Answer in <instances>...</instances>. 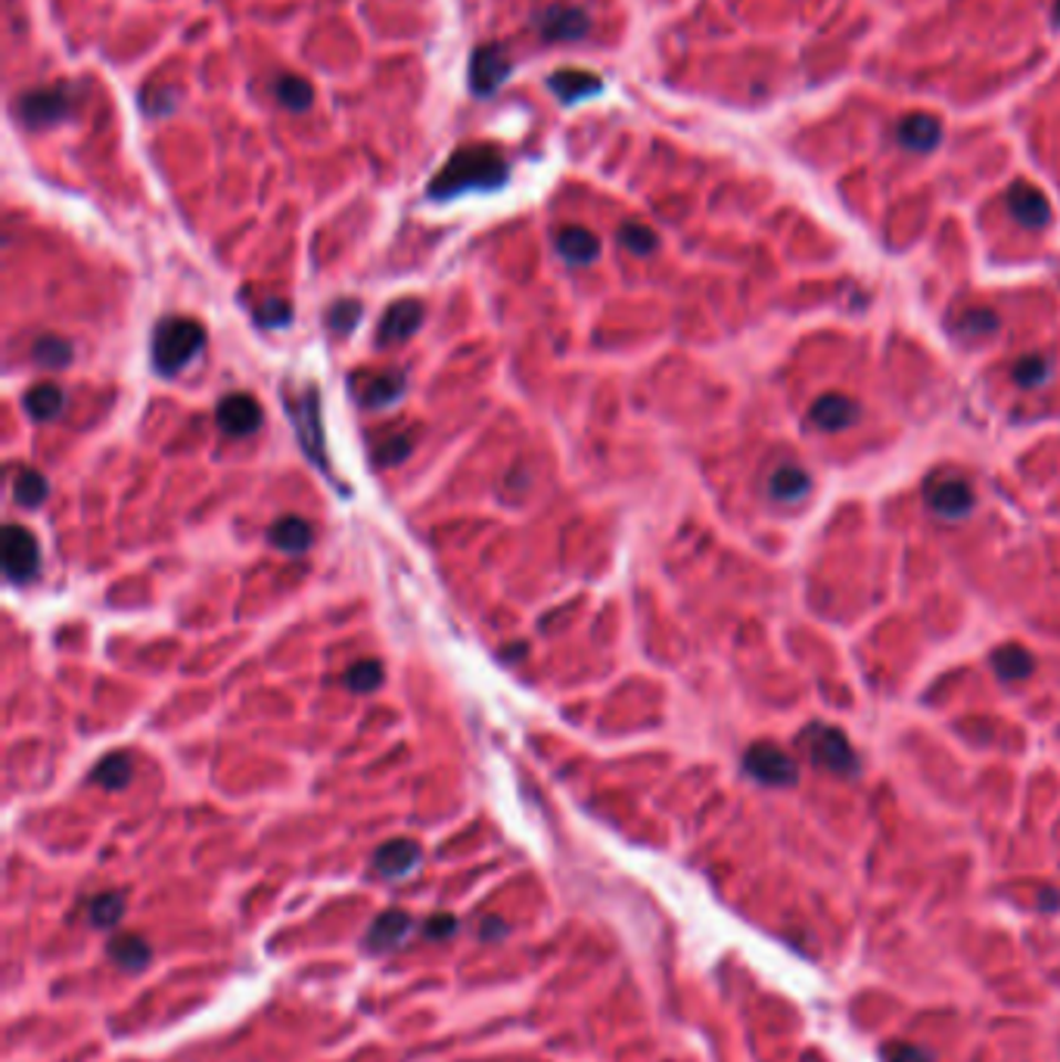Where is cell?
<instances>
[{
	"label": "cell",
	"mask_w": 1060,
	"mask_h": 1062,
	"mask_svg": "<svg viewBox=\"0 0 1060 1062\" xmlns=\"http://www.w3.org/2000/svg\"><path fill=\"white\" fill-rule=\"evenodd\" d=\"M507 178H511V165L495 144H470V147L458 149L442 165V171L430 180V199L435 202L458 199L470 190L489 193V190L504 187Z\"/></svg>",
	"instance_id": "1"
},
{
	"label": "cell",
	"mask_w": 1060,
	"mask_h": 1062,
	"mask_svg": "<svg viewBox=\"0 0 1060 1062\" xmlns=\"http://www.w3.org/2000/svg\"><path fill=\"white\" fill-rule=\"evenodd\" d=\"M206 345V329L190 317H166L153 333V364L159 374H181Z\"/></svg>",
	"instance_id": "2"
},
{
	"label": "cell",
	"mask_w": 1060,
	"mask_h": 1062,
	"mask_svg": "<svg viewBox=\"0 0 1060 1062\" xmlns=\"http://www.w3.org/2000/svg\"><path fill=\"white\" fill-rule=\"evenodd\" d=\"M75 113V87L72 84H41L25 91L17 103V118L22 128H50L60 125Z\"/></svg>",
	"instance_id": "3"
},
{
	"label": "cell",
	"mask_w": 1060,
	"mask_h": 1062,
	"mask_svg": "<svg viewBox=\"0 0 1060 1062\" xmlns=\"http://www.w3.org/2000/svg\"><path fill=\"white\" fill-rule=\"evenodd\" d=\"M806 753L812 758L818 768L830 770V774H840V777H852L859 770V761H856V753L849 746V739L840 727H830V724H812L802 730V739Z\"/></svg>",
	"instance_id": "4"
},
{
	"label": "cell",
	"mask_w": 1060,
	"mask_h": 1062,
	"mask_svg": "<svg viewBox=\"0 0 1060 1062\" xmlns=\"http://www.w3.org/2000/svg\"><path fill=\"white\" fill-rule=\"evenodd\" d=\"M41 569V544L25 525L3 528V572L10 581H32Z\"/></svg>",
	"instance_id": "5"
},
{
	"label": "cell",
	"mask_w": 1060,
	"mask_h": 1062,
	"mask_svg": "<svg viewBox=\"0 0 1060 1062\" xmlns=\"http://www.w3.org/2000/svg\"><path fill=\"white\" fill-rule=\"evenodd\" d=\"M924 501L943 519H964L977 504V494L962 475H933L924 488Z\"/></svg>",
	"instance_id": "6"
},
{
	"label": "cell",
	"mask_w": 1060,
	"mask_h": 1062,
	"mask_svg": "<svg viewBox=\"0 0 1060 1062\" xmlns=\"http://www.w3.org/2000/svg\"><path fill=\"white\" fill-rule=\"evenodd\" d=\"M744 768L765 786H794L799 777L794 758L775 743H753L744 755Z\"/></svg>",
	"instance_id": "7"
},
{
	"label": "cell",
	"mask_w": 1060,
	"mask_h": 1062,
	"mask_svg": "<svg viewBox=\"0 0 1060 1062\" xmlns=\"http://www.w3.org/2000/svg\"><path fill=\"white\" fill-rule=\"evenodd\" d=\"M514 63L507 56V50L497 44H482L470 53V91L476 97H492L501 84L511 78Z\"/></svg>",
	"instance_id": "8"
},
{
	"label": "cell",
	"mask_w": 1060,
	"mask_h": 1062,
	"mask_svg": "<svg viewBox=\"0 0 1060 1062\" xmlns=\"http://www.w3.org/2000/svg\"><path fill=\"white\" fill-rule=\"evenodd\" d=\"M535 29L545 41H579L591 29V19L581 7L573 3H554L535 17Z\"/></svg>",
	"instance_id": "9"
},
{
	"label": "cell",
	"mask_w": 1060,
	"mask_h": 1062,
	"mask_svg": "<svg viewBox=\"0 0 1060 1062\" xmlns=\"http://www.w3.org/2000/svg\"><path fill=\"white\" fill-rule=\"evenodd\" d=\"M216 420H218V429H221L224 435H231V439H243V435L259 432V425H262L265 417H262V404H259L252 395L237 392V395H228V398L218 404Z\"/></svg>",
	"instance_id": "10"
},
{
	"label": "cell",
	"mask_w": 1060,
	"mask_h": 1062,
	"mask_svg": "<svg viewBox=\"0 0 1060 1062\" xmlns=\"http://www.w3.org/2000/svg\"><path fill=\"white\" fill-rule=\"evenodd\" d=\"M423 324V305L417 298H398L392 302L386 314L380 320V333H377V343L380 345H396L411 339L417 333V327Z\"/></svg>",
	"instance_id": "11"
},
{
	"label": "cell",
	"mask_w": 1060,
	"mask_h": 1062,
	"mask_svg": "<svg viewBox=\"0 0 1060 1062\" xmlns=\"http://www.w3.org/2000/svg\"><path fill=\"white\" fill-rule=\"evenodd\" d=\"M321 404H317L315 389H305L302 398L293 408V420L298 429V442L305 448V454L315 460L317 466H324V432H321Z\"/></svg>",
	"instance_id": "12"
},
{
	"label": "cell",
	"mask_w": 1060,
	"mask_h": 1062,
	"mask_svg": "<svg viewBox=\"0 0 1060 1062\" xmlns=\"http://www.w3.org/2000/svg\"><path fill=\"white\" fill-rule=\"evenodd\" d=\"M420 858H423V851H420L414 839H392V842H386V845L377 849L374 870L386 880H405L408 873H414Z\"/></svg>",
	"instance_id": "13"
},
{
	"label": "cell",
	"mask_w": 1060,
	"mask_h": 1062,
	"mask_svg": "<svg viewBox=\"0 0 1060 1062\" xmlns=\"http://www.w3.org/2000/svg\"><path fill=\"white\" fill-rule=\"evenodd\" d=\"M411 929H414L411 914H405V911H386V914L377 916L374 926L367 929L365 948L370 950V954H389V950H396L398 945L411 935Z\"/></svg>",
	"instance_id": "14"
},
{
	"label": "cell",
	"mask_w": 1060,
	"mask_h": 1062,
	"mask_svg": "<svg viewBox=\"0 0 1060 1062\" xmlns=\"http://www.w3.org/2000/svg\"><path fill=\"white\" fill-rule=\"evenodd\" d=\"M809 420L818 429H825V432H843V429H849L859 420V404L849 395L828 392L815 401L812 410H809Z\"/></svg>",
	"instance_id": "15"
},
{
	"label": "cell",
	"mask_w": 1060,
	"mask_h": 1062,
	"mask_svg": "<svg viewBox=\"0 0 1060 1062\" xmlns=\"http://www.w3.org/2000/svg\"><path fill=\"white\" fill-rule=\"evenodd\" d=\"M1008 209L1024 228H1045L1051 221V206L1042 197V190H1036L1032 183H1024V180H1017L1008 190Z\"/></svg>",
	"instance_id": "16"
},
{
	"label": "cell",
	"mask_w": 1060,
	"mask_h": 1062,
	"mask_svg": "<svg viewBox=\"0 0 1060 1062\" xmlns=\"http://www.w3.org/2000/svg\"><path fill=\"white\" fill-rule=\"evenodd\" d=\"M351 392L358 398V404L365 408H386L405 392V379L398 374H361L351 382Z\"/></svg>",
	"instance_id": "17"
},
{
	"label": "cell",
	"mask_w": 1060,
	"mask_h": 1062,
	"mask_svg": "<svg viewBox=\"0 0 1060 1062\" xmlns=\"http://www.w3.org/2000/svg\"><path fill=\"white\" fill-rule=\"evenodd\" d=\"M547 87L550 94L560 99V103H579V99L595 97L604 91V82L585 72V69H557L550 78H547Z\"/></svg>",
	"instance_id": "18"
},
{
	"label": "cell",
	"mask_w": 1060,
	"mask_h": 1062,
	"mask_svg": "<svg viewBox=\"0 0 1060 1062\" xmlns=\"http://www.w3.org/2000/svg\"><path fill=\"white\" fill-rule=\"evenodd\" d=\"M940 137H943L940 118H933V115L927 113H912L899 122V144L914 149V153H927V149H933L936 144H940Z\"/></svg>",
	"instance_id": "19"
},
{
	"label": "cell",
	"mask_w": 1060,
	"mask_h": 1062,
	"mask_svg": "<svg viewBox=\"0 0 1060 1062\" xmlns=\"http://www.w3.org/2000/svg\"><path fill=\"white\" fill-rule=\"evenodd\" d=\"M557 252L569 264H591L600 255V240L588 228H564L557 233Z\"/></svg>",
	"instance_id": "20"
},
{
	"label": "cell",
	"mask_w": 1060,
	"mask_h": 1062,
	"mask_svg": "<svg viewBox=\"0 0 1060 1062\" xmlns=\"http://www.w3.org/2000/svg\"><path fill=\"white\" fill-rule=\"evenodd\" d=\"M267 538H271V544H274L277 550H283V554H305V550L312 547L315 535H312V525L305 523V519L283 516V519L271 525Z\"/></svg>",
	"instance_id": "21"
},
{
	"label": "cell",
	"mask_w": 1060,
	"mask_h": 1062,
	"mask_svg": "<svg viewBox=\"0 0 1060 1062\" xmlns=\"http://www.w3.org/2000/svg\"><path fill=\"white\" fill-rule=\"evenodd\" d=\"M109 957H113L116 966H122V969L140 972V969L149 964L153 950H149L144 935H137V932H125V935H116V938L109 942Z\"/></svg>",
	"instance_id": "22"
},
{
	"label": "cell",
	"mask_w": 1060,
	"mask_h": 1062,
	"mask_svg": "<svg viewBox=\"0 0 1060 1062\" xmlns=\"http://www.w3.org/2000/svg\"><path fill=\"white\" fill-rule=\"evenodd\" d=\"M274 97H277V103H281L283 109H290V113H308L312 103H315V87H312L308 78H302V75H277Z\"/></svg>",
	"instance_id": "23"
},
{
	"label": "cell",
	"mask_w": 1060,
	"mask_h": 1062,
	"mask_svg": "<svg viewBox=\"0 0 1060 1062\" xmlns=\"http://www.w3.org/2000/svg\"><path fill=\"white\" fill-rule=\"evenodd\" d=\"M768 491H772L775 501H784V504L799 501L809 491V473L802 466H796V463H784L768 479Z\"/></svg>",
	"instance_id": "24"
},
{
	"label": "cell",
	"mask_w": 1060,
	"mask_h": 1062,
	"mask_svg": "<svg viewBox=\"0 0 1060 1062\" xmlns=\"http://www.w3.org/2000/svg\"><path fill=\"white\" fill-rule=\"evenodd\" d=\"M66 408V392L56 382H38L25 395V410L34 420H56Z\"/></svg>",
	"instance_id": "25"
},
{
	"label": "cell",
	"mask_w": 1060,
	"mask_h": 1062,
	"mask_svg": "<svg viewBox=\"0 0 1060 1062\" xmlns=\"http://www.w3.org/2000/svg\"><path fill=\"white\" fill-rule=\"evenodd\" d=\"M91 780L103 786V789H109V792H116V789H125V786L132 784V758H128V755H122V753L106 755V758L99 761L97 768H94Z\"/></svg>",
	"instance_id": "26"
},
{
	"label": "cell",
	"mask_w": 1060,
	"mask_h": 1062,
	"mask_svg": "<svg viewBox=\"0 0 1060 1062\" xmlns=\"http://www.w3.org/2000/svg\"><path fill=\"white\" fill-rule=\"evenodd\" d=\"M993 665L1001 681H1024V677H1029V671H1032V655H1029L1024 646L1011 643V646L995 650Z\"/></svg>",
	"instance_id": "27"
},
{
	"label": "cell",
	"mask_w": 1060,
	"mask_h": 1062,
	"mask_svg": "<svg viewBox=\"0 0 1060 1062\" xmlns=\"http://www.w3.org/2000/svg\"><path fill=\"white\" fill-rule=\"evenodd\" d=\"M48 479L38 470H19L17 479H13V501L19 507H41L48 501Z\"/></svg>",
	"instance_id": "28"
},
{
	"label": "cell",
	"mask_w": 1060,
	"mask_h": 1062,
	"mask_svg": "<svg viewBox=\"0 0 1060 1062\" xmlns=\"http://www.w3.org/2000/svg\"><path fill=\"white\" fill-rule=\"evenodd\" d=\"M91 923L99 926V929H113L118 919L125 916V895L122 892H103L97 898L91 901Z\"/></svg>",
	"instance_id": "29"
},
{
	"label": "cell",
	"mask_w": 1060,
	"mask_h": 1062,
	"mask_svg": "<svg viewBox=\"0 0 1060 1062\" xmlns=\"http://www.w3.org/2000/svg\"><path fill=\"white\" fill-rule=\"evenodd\" d=\"M380 681H382V665L377 662V659H361V662H355V665L346 671V686L348 690H355V693H370V690H377V686H380Z\"/></svg>",
	"instance_id": "30"
},
{
	"label": "cell",
	"mask_w": 1060,
	"mask_h": 1062,
	"mask_svg": "<svg viewBox=\"0 0 1060 1062\" xmlns=\"http://www.w3.org/2000/svg\"><path fill=\"white\" fill-rule=\"evenodd\" d=\"M411 448H414V439H411V435H405V432H389V435H380V439H377V444H374V454H377V463H380V466H389V463H398V460L408 458V454H411Z\"/></svg>",
	"instance_id": "31"
},
{
	"label": "cell",
	"mask_w": 1060,
	"mask_h": 1062,
	"mask_svg": "<svg viewBox=\"0 0 1060 1062\" xmlns=\"http://www.w3.org/2000/svg\"><path fill=\"white\" fill-rule=\"evenodd\" d=\"M619 243L626 245L629 252H634V255H650L653 249H657V233L653 230L647 228V224H638V221H629V224H622L619 228Z\"/></svg>",
	"instance_id": "32"
},
{
	"label": "cell",
	"mask_w": 1060,
	"mask_h": 1062,
	"mask_svg": "<svg viewBox=\"0 0 1060 1062\" xmlns=\"http://www.w3.org/2000/svg\"><path fill=\"white\" fill-rule=\"evenodd\" d=\"M69 358H72V345L60 336H44L34 343V360L44 367H66Z\"/></svg>",
	"instance_id": "33"
},
{
	"label": "cell",
	"mask_w": 1060,
	"mask_h": 1062,
	"mask_svg": "<svg viewBox=\"0 0 1060 1062\" xmlns=\"http://www.w3.org/2000/svg\"><path fill=\"white\" fill-rule=\"evenodd\" d=\"M358 320H361V302H355V298L336 302L330 314H327V324H330L333 333H351L358 327Z\"/></svg>",
	"instance_id": "34"
},
{
	"label": "cell",
	"mask_w": 1060,
	"mask_h": 1062,
	"mask_svg": "<svg viewBox=\"0 0 1060 1062\" xmlns=\"http://www.w3.org/2000/svg\"><path fill=\"white\" fill-rule=\"evenodd\" d=\"M1014 377H1017L1020 386H1042L1045 379L1051 377V364L1039 358V355H1027V358L1014 367Z\"/></svg>",
	"instance_id": "35"
},
{
	"label": "cell",
	"mask_w": 1060,
	"mask_h": 1062,
	"mask_svg": "<svg viewBox=\"0 0 1060 1062\" xmlns=\"http://www.w3.org/2000/svg\"><path fill=\"white\" fill-rule=\"evenodd\" d=\"M998 327V317L989 308H974L964 311L962 317V333H974V336H986Z\"/></svg>",
	"instance_id": "36"
},
{
	"label": "cell",
	"mask_w": 1060,
	"mask_h": 1062,
	"mask_svg": "<svg viewBox=\"0 0 1060 1062\" xmlns=\"http://www.w3.org/2000/svg\"><path fill=\"white\" fill-rule=\"evenodd\" d=\"M255 317H259V324H265V327H286L290 317H293V311H290V305H286L283 298H271L262 308H255Z\"/></svg>",
	"instance_id": "37"
},
{
	"label": "cell",
	"mask_w": 1060,
	"mask_h": 1062,
	"mask_svg": "<svg viewBox=\"0 0 1060 1062\" xmlns=\"http://www.w3.org/2000/svg\"><path fill=\"white\" fill-rule=\"evenodd\" d=\"M886 1060H890V1062H933V1056H930L924 1047L905 1044V1041H902V1044L886 1047Z\"/></svg>",
	"instance_id": "38"
},
{
	"label": "cell",
	"mask_w": 1060,
	"mask_h": 1062,
	"mask_svg": "<svg viewBox=\"0 0 1060 1062\" xmlns=\"http://www.w3.org/2000/svg\"><path fill=\"white\" fill-rule=\"evenodd\" d=\"M144 109H147L149 115H168L171 109H175V91H168V87H156V91H147L144 94Z\"/></svg>",
	"instance_id": "39"
},
{
	"label": "cell",
	"mask_w": 1060,
	"mask_h": 1062,
	"mask_svg": "<svg viewBox=\"0 0 1060 1062\" xmlns=\"http://www.w3.org/2000/svg\"><path fill=\"white\" fill-rule=\"evenodd\" d=\"M423 932H427L430 938H435V942H442V938H451V935L458 932V916H454V914H432L430 919H427Z\"/></svg>",
	"instance_id": "40"
},
{
	"label": "cell",
	"mask_w": 1060,
	"mask_h": 1062,
	"mask_svg": "<svg viewBox=\"0 0 1060 1062\" xmlns=\"http://www.w3.org/2000/svg\"><path fill=\"white\" fill-rule=\"evenodd\" d=\"M507 935V926L497 919V916H485V923H482V938L485 942H495V938H504Z\"/></svg>",
	"instance_id": "41"
},
{
	"label": "cell",
	"mask_w": 1060,
	"mask_h": 1062,
	"mask_svg": "<svg viewBox=\"0 0 1060 1062\" xmlns=\"http://www.w3.org/2000/svg\"><path fill=\"white\" fill-rule=\"evenodd\" d=\"M1054 25L1060 29V0H1054Z\"/></svg>",
	"instance_id": "42"
}]
</instances>
